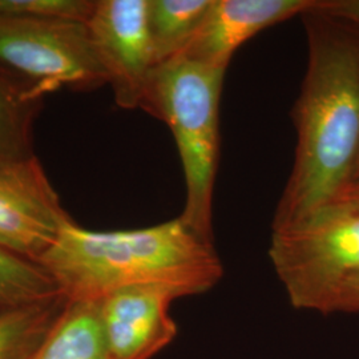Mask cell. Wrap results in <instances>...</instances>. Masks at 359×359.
<instances>
[{"mask_svg":"<svg viewBox=\"0 0 359 359\" xmlns=\"http://www.w3.org/2000/svg\"><path fill=\"white\" fill-rule=\"evenodd\" d=\"M212 0H148L154 65L179 57L201 26Z\"/></svg>","mask_w":359,"mask_h":359,"instance_id":"12","label":"cell"},{"mask_svg":"<svg viewBox=\"0 0 359 359\" xmlns=\"http://www.w3.org/2000/svg\"><path fill=\"white\" fill-rule=\"evenodd\" d=\"M321 0H212L205 18L179 57L228 69L238 48L270 27L316 8Z\"/></svg>","mask_w":359,"mask_h":359,"instance_id":"9","label":"cell"},{"mask_svg":"<svg viewBox=\"0 0 359 359\" xmlns=\"http://www.w3.org/2000/svg\"><path fill=\"white\" fill-rule=\"evenodd\" d=\"M320 4L301 15L308 65L292 109L294 161L271 228L330 205L351 184L359 157V27Z\"/></svg>","mask_w":359,"mask_h":359,"instance_id":"1","label":"cell"},{"mask_svg":"<svg viewBox=\"0 0 359 359\" xmlns=\"http://www.w3.org/2000/svg\"><path fill=\"white\" fill-rule=\"evenodd\" d=\"M29 359H112L99 301L68 299L50 333Z\"/></svg>","mask_w":359,"mask_h":359,"instance_id":"11","label":"cell"},{"mask_svg":"<svg viewBox=\"0 0 359 359\" xmlns=\"http://www.w3.org/2000/svg\"><path fill=\"white\" fill-rule=\"evenodd\" d=\"M182 298L163 285L132 286L99 301L104 335L112 359H152L173 342L177 323L172 304Z\"/></svg>","mask_w":359,"mask_h":359,"instance_id":"8","label":"cell"},{"mask_svg":"<svg viewBox=\"0 0 359 359\" xmlns=\"http://www.w3.org/2000/svg\"><path fill=\"white\" fill-rule=\"evenodd\" d=\"M333 203H341L359 212V181L353 182L347 187L344 192L339 194V197Z\"/></svg>","mask_w":359,"mask_h":359,"instance_id":"17","label":"cell"},{"mask_svg":"<svg viewBox=\"0 0 359 359\" xmlns=\"http://www.w3.org/2000/svg\"><path fill=\"white\" fill-rule=\"evenodd\" d=\"M0 65L51 92H90L108 84L86 22L0 15Z\"/></svg>","mask_w":359,"mask_h":359,"instance_id":"5","label":"cell"},{"mask_svg":"<svg viewBox=\"0 0 359 359\" xmlns=\"http://www.w3.org/2000/svg\"><path fill=\"white\" fill-rule=\"evenodd\" d=\"M322 8L326 13L359 27V0H325Z\"/></svg>","mask_w":359,"mask_h":359,"instance_id":"15","label":"cell"},{"mask_svg":"<svg viewBox=\"0 0 359 359\" xmlns=\"http://www.w3.org/2000/svg\"><path fill=\"white\" fill-rule=\"evenodd\" d=\"M74 221L36 156L0 158V248L38 262Z\"/></svg>","mask_w":359,"mask_h":359,"instance_id":"6","label":"cell"},{"mask_svg":"<svg viewBox=\"0 0 359 359\" xmlns=\"http://www.w3.org/2000/svg\"><path fill=\"white\" fill-rule=\"evenodd\" d=\"M337 310L357 311L359 310V277L353 278L345 285L338 299Z\"/></svg>","mask_w":359,"mask_h":359,"instance_id":"16","label":"cell"},{"mask_svg":"<svg viewBox=\"0 0 359 359\" xmlns=\"http://www.w3.org/2000/svg\"><path fill=\"white\" fill-rule=\"evenodd\" d=\"M268 255L293 308L335 311L345 285L359 277V212L332 203L274 226Z\"/></svg>","mask_w":359,"mask_h":359,"instance_id":"4","label":"cell"},{"mask_svg":"<svg viewBox=\"0 0 359 359\" xmlns=\"http://www.w3.org/2000/svg\"><path fill=\"white\" fill-rule=\"evenodd\" d=\"M60 293L57 283L44 266L0 248V310Z\"/></svg>","mask_w":359,"mask_h":359,"instance_id":"14","label":"cell"},{"mask_svg":"<svg viewBox=\"0 0 359 359\" xmlns=\"http://www.w3.org/2000/svg\"><path fill=\"white\" fill-rule=\"evenodd\" d=\"M225 75V69L172 59L154 67L142 105L144 112L167 124L176 142L187 189L179 217L209 241H215L219 102Z\"/></svg>","mask_w":359,"mask_h":359,"instance_id":"3","label":"cell"},{"mask_svg":"<svg viewBox=\"0 0 359 359\" xmlns=\"http://www.w3.org/2000/svg\"><path fill=\"white\" fill-rule=\"evenodd\" d=\"M72 301H100L117 290L163 285L181 297L204 294L224 276L215 241L180 217L128 231H96L71 222L39 258Z\"/></svg>","mask_w":359,"mask_h":359,"instance_id":"2","label":"cell"},{"mask_svg":"<svg viewBox=\"0 0 359 359\" xmlns=\"http://www.w3.org/2000/svg\"><path fill=\"white\" fill-rule=\"evenodd\" d=\"M68 298L63 293L0 310V359H29L50 333Z\"/></svg>","mask_w":359,"mask_h":359,"instance_id":"13","label":"cell"},{"mask_svg":"<svg viewBox=\"0 0 359 359\" xmlns=\"http://www.w3.org/2000/svg\"><path fill=\"white\" fill-rule=\"evenodd\" d=\"M50 92L0 65V158L35 156L34 127Z\"/></svg>","mask_w":359,"mask_h":359,"instance_id":"10","label":"cell"},{"mask_svg":"<svg viewBox=\"0 0 359 359\" xmlns=\"http://www.w3.org/2000/svg\"><path fill=\"white\" fill-rule=\"evenodd\" d=\"M148 0H95L86 25L117 107L142 109L154 60Z\"/></svg>","mask_w":359,"mask_h":359,"instance_id":"7","label":"cell"},{"mask_svg":"<svg viewBox=\"0 0 359 359\" xmlns=\"http://www.w3.org/2000/svg\"><path fill=\"white\" fill-rule=\"evenodd\" d=\"M359 181V157L355 168H354V175H353V180H351V184L353 182H358Z\"/></svg>","mask_w":359,"mask_h":359,"instance_id":"18","label":"cell"}]
</instances>
